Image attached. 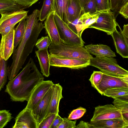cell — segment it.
<instances>
[{
    "instance_id": "31",
    "label": "cell",
    "mask_w": 128,
    "mask_h": 128,
    "mask_svg": "<svg viewBox=\"0 0 128 128\" xmlns=\"http://www.w3.org/2000/svg\"><path fill=\"white\" fill-rule=\"evenodd\" d=\"M51 43V39L48 35L44 36H42L38 40L35 46L38 50H41L48 48Z\"/></svg>"
},
{
    "instance_id": "10",
    "label": "cell",
    "mask_w": 128,
    "mask_h": 128,
    "mask_svg": "<svg viewBox=\"0 0 128 128\" xmlns=\"http://www.w3.org/2000/svg\"><path fill=\"white\" fill-rule=\"evenodd\" d=\"M38 124L32 112L25 107L17 116L12 128H37Z\"/></svg>"
},
{
    "instance_id": "35",
    "label": "cell",
    "mask_w": 128,
    "mask_h": 128,
    "mask_svg": "<svg viewBox=\"0 0 128 128\" xmlns=\"http://www.w3.org/2000/svg\"><path fill=\"white\" fill-rule=\"evenodd\" d=\"M57 114H52L44 118L38 124L37 128H50Z\"/></svg>"
},
{
    "instance_id": "2",
    "label": "cell",
    "mask_w": 128,
    "mask_h": 128,
    "mask_svg": "<svg viewBox=\"0 0 128 128\" xmlns=\"http://www.w3.org/2000/svg\"><path fill=\"white\" fill-rule=\"evenodd\" d=\"M44 79L30 58L20 73L10 80L5 92L8 94L13 102L27 101L34 89Z\"/></svg>"
},
{
    "instance_id": "1",
    "label": "cell",
    "mask_w": 128,
    "mask_h": 128,
    "mask_svg": "<svg viewBox=\"0 0 128 128\" xmlns=\"http://www.w3.org/2000/svg\"><path fill=\"white\" fill-rule=\"evenodd\" d=\"M39 11L37 9L34 10L26 19L24 35L13 53L12 62L8 76L10 80L16 76L22 68L28 57L32 52L40 34L44 28L42 22H39Z\"/></svg>"
},
{
    "instance_id": "13",
    "label": "cell",
    "mask_w": 128,
    "mask_h": 128,
    "mask_svg": "<svg viewBox=\"0 0 128 128\" xmlns=\"http://www.w3.org/2000/svg\"><path fill=\"white\" fill-rule=\"evenodd\" d=\"M14 28L7 34L2 36L0 43V56L4 60H7L14 51Z\"/></svg>"
},
{
    "instance_id": "42",
    "label": "cell",
    "mask_w": 128,
    "mask_h": 128,
    "mask_svg": "<svg viewBox=\"0 0 128 128\" xmlns=\"http://www.w3.org/2000/svg\"><path fill=\"white\" fill-rule=\"evenodd\" d=\"M120 32L122 34L125 41L128 44V24H124L123 26V28L122 30L121 29L118 24V25Z\"/></svg>"
},
{
    "instance_id": "16",
    "label": "cell",
    "mask_w": 128,
    "mask_h": 128,
    "mask_svg": "<svg viewBox=\"0 0 128 128\" xmlns=\"http://www.w3.org/2000/svg\"><path fill=\"white\" fill-rule=\"evenodd\" d=\"M52 88V94L50 102L44 118L52 114H58L60 102L63 98L62 88L59 83L54 84Z\"/></svg>"
},
{
    "instance_id": "40",
    "label": "cell",
    "mask_w": 128,
    "mask_h": 128,
    "mask_svg": "<svg viewBox=\"0 0 128 128\" xmlns=\"http://www.w3.org/2000/svg\"><path fill=\"white\" fill-rule=\"evenodd\" d=\"M118 12L125 18H128V2L126 3L120 7Z\"/></svg>"
},
{
    "instance_id": "34",
    "label": "cell",
    "mask_w": 128,
    "mask_h": 128,
    "mask_svg": "<svg viewBox=\"0 0 128 128\" xmlns=\"http://www.w3.org/2000/svg\"><path fill=\"white\" fill-rule=\"evenodd\" d=\"M86 112V108L80 107L74 110L71 112L68 118L69 120H75L80 118Z\"/></svg>"
},
{
    "instance_id": "4",
    "label": "cell",
    "mask_w": 128,
    "mask_h": 128,
    "mask_svg": "<svg viewBox=\"0 0 128 128\" xmlns=\"http://www.w3.org/2000/svg\"><path fill=\"white\" fill-rule=\"evenodd\" d=\"M89 65L98 68L107 75L116 76H128V71L119 66L113 58L93 57L90 60Z\"/></svg>"
},
{
    "instance_id": "6",
    "label": "cell",
    "mask_w": 128,
    "mask_h": 128,
    "mask_svg": "<svg viewBox=\"0 0 128 128\" xmlns=\"http://www.w3.org/2000/svg\"><path fill=\"white\" fill-rule=\"evenodd\" d=\"M118 24L114 13L110 10L100 11L96 22L88 28H94L111 35Z\"/></svg>"
},
{
    "instance_id": "26",
    "label": "cell",
    "mask_w": 128,
    "mask_h": 128,
    "mask_svg": "<svg viewBox=\"0 0 128 128\" xmlns=\"http://www.w3.org/2000/svg\"><path fill=\"white\" fill-rule=\"evenodd\" d=\"M103 95L113 99L128 95V88L121 87L108 89L104 91Z\"/></svg>"
},
{
    "instance_id": "20",
    "label": "cell",
    "mask_w": 128,
    "mask_h": 128,
    "mask_svg": "<svg viewBox=\"0 0 128 128\" xmlns=\"http://www.w3.org/2000/svg\"><path fill=\"white\" fill-rule=\"evenodd\" d=\"M36 56L38 60L40 66L41 72L43 76L46 77H48L50 74L49 54L48 48L39 50L35 51Z\"/></svg>"
},
{
    "instance_id": "18",
    "label": "cell",
    "mask_w": 128,
    "mask_h": 128,
    "mask_svg": "<svg viewBox=\"0 0 128 128\" xmlns=\"http://www.w3.org/2000/svg\"><path fill=\"white\" fill-rule=\"evenodd\" d=\"M84 47L90 54L94 55L96 57L106 56L114 58L116 56L115 52L106 45L91 44L85 46Z\"/></svg>"
},
{
    "instance_id": "12",
    "label": "cell",
    "mask_w": 128,
    "mask_h": 128,
    "mask_svg": "<svg viewBox=\"0 0 128 128\" xmlns=\"http://www.w3.org/2000/svg\"><path fill=\"white\" fill-rule=\"evenodd\" d=\"M52 87L36 107L32 111V114L38 125L44 118L48 111L52 96Z\"/></svg>"
},
{
    "instance_id": "33",
    "label": "cell",
    "mask_w": 128,
    "mask_h": 128,
    "mask_svg": "<svg viewBox=\"0 0 128 128\" xmlns=\"http://www.w3.org/2000/svg\"><path fill=\"white\" fill-rule=\"evenodd\" d=\"M103 74L101 71H94L89 80L92 86L96 89L101 82Z\"/></svg>"
},
{
    "instance_id": "36",
    "label": "cell",
    "mask_w": 128,
    "mask_h": 128,
    "mask_svg": "<svg viewBox=\"0 0 128 128\" xmlns=\"http://www.w3.org/2000/svg\"><path fill=\"white\" fill-rule=\"evenodd\" d=\"M96 9L98 11L110 10L109 0H96Z\"/></svg>"
},
{
    "instance_id": "27",
    "label": "cell",
    "mask_w": 128,
    "mask_h": 128,
    "mask_svg": "<svg viewBox=\"0 0 128 128\" xmlns=\"http://www.w3.org/2000/svg\"><path fill=\"white\" fill-rule=\"evenodd\" d=\"M100 12V11H99ZM93 15L90 14L89 13L82 14L80 18L82 24V32L96 21L98 16V14Z\"/></svg>"
},
{
    "instance_id": "32",
    "label": "cell",
    "mask_w": 128,
    "mask_h": 128,
    "mask_svg": "<svg viewBox=\"0 0 128 128\" xmlns=\"http://www.w3.org/2000/svg\"><path fill=\"white\" fill-rule=\"evenodd\" d=\"M9 110H0V128L5 126L13 117Z\"/></svg>"
},
{
    "instance_id": "46",
    "label": "cell",
    "mask_w": 128,
    "mask_h": 128,
    "mask_svg": "<svg viewBox=\"0 0 128 128\" xmlns=\"http://www.w3.org/2000/svg\"><path fill=\"white\" fill-rule=\"evenodd\" d=\"M2 65V58L0 60V72L1 70V68Z\"/></svg>"
},
{
    "instance_id": "39",
    "label": "cell",
    "mask_w": 128,
    "mask_h": 128,
    "mask_svg": "<svg viewBox=\"0 0 128 128\" xmlns=\"http://www.w3.org/2000/svg\"><path fill=\"white\" fill-rule=\"evenodd\" d=\"M25 9L31 6L39 0H14Z\"/></svg>"
},
{
    "instance_id": "45",
    "label": "cell",
    "mask_w": 128,
    "mask_h": 128,
    "mask_svg": "<svg viewBox=\"0 0 128 128\" xmlns=\"http://www.w3.org/2000/svg\"><path fill=\"white\" fill-rule=\"evenodd\" d=\"M90 0H79L81 6L82 8Z\"/></svg>"
},
{
    "instance_id": "17",
    "label": "cell",
    "mask_w": 128,
    "mask_h": 128,
    "mask_svg": "<svg viewBox=\"0 0 128 128\" xmlns=\"http://www.w3.org/2000/svg\"><path fill=\"white\" fill-rule=\"evenodd\" d=\"M54 12H52L48 16L44 22L46 34L50 38L51 44H57L61 42L58 30L54 18Z\"/></svg>"
},
{
    "instance_id": "41",
    "label": "cell",
    "mask_w": 128,
    "mask_h": 128,
    "mask_svg": "<svg viewBox=\"0 0 128 128\" xmlns=\"http://www.w3.org/2000/svg\"><path fill=\"white\" fill-rule=\"evenodd\" d=\"M63 120L58 114H57L50 128H58L60 124Z\"/></svg>"
},
{
    "instance_id": "29",
    "label": "cell",
    "mask_w": 128,
    "mask_h": 128,
    "mask_svg": "<svg viewBox=\"0 0 128 128\" xmlns=\"http://www.w3.org/2000/svg\"><path fill=\"white\" fill-rule=\"evenodd\" d=\"M112 103L120 110L124 118L128 121V102L114 100Z\"/></svg>"
},
{
    "instance_id": "44",
    "label": "cell",
    "mask_w": 128,
    "mask_h": 128,
    "mask_svg": "<svg viewBox=\"0 0 128 128\" xmlns=\"http://www.w3.org/2000/svg\"><path fill=\"white\" fill-rule=\"evenodd\" d=\"M88 128V122H86L82 121H81L77 126H76L74 128Z\"/></svg>"
},
{
    "instance_id": "5",
    "label": "cell",
    "mask_w": 128,
    "mask_h": 128,
    "mask_svg": "<svg viewBox=\"0 0 128 128\" xmlns=\"http://www.w3.org/2000/svg\"><path fill=\"white\" fill-rule=\"evenodd\" d=\"M54 18L60 40L62 42L68 45L84 46L85 42L82 37L72 31L54 13Z\"/></svg>"
},
{
    "instance_id": "43",
    "label": "cell",
    "mask_w": 128,
    "mask_h": 128,
    "mask_svg": "<svg viewBox=\"0 0 128 128\" xmlns=\"http://www.w3.org/2000/svg\"><path fill=\"white\" fill-rule=\"evenodd\" d=\"M16 24H14L6 26L0 30V34L2 36L6 35L14 28Z\"/></svg>"
},
{
    "instance_id": "11",
    "label": "cell",
    "mask_w": 128,
    "mask_h": 128,
    "mask_svg": "<svg viewBox=\"0 0 128 128\" xmlns=\"http://www.w3.org/2000/svg\"><path fill=\"white\" fill-rule=\"evenodd\" d=\"M122 76H116L103 73L101 82L96 89L102 95L104 90L117 87L128 88V84L122 80Z\"/></svg>"
},
{
    "instance_id": "19",
    "label": "cell",
    "mask_w": 128,
    "mask_h": 128,
    "mask_svg": "<svg viewBox=\"0 0 128 128\" xmlns=\"http://www.w3.org/2000/svg\"><path fill=\"white\" fill-rule=\"evenodd\" d=\"M117 52L123 58H128V44L120 32L116 28L111 35Z\"/></svg>"
},
{
    "instance_id": "37",
    "label": "cell",
    "mask_w": 128,
    "mask_h": 128,
    "mask_svg": "<svg viewBox=\"0 0 128 128\" xmlns=\"http://www.w3.org/2000/svg\"><path fill=\"white\" fill-rule=\"evenodd\" d=\"M110 10L114 11H118L120 7L128 0H109Z\"/></svg>"
},
{
    "instance_id": "7",
    "label": "cell",
    "mask_w": 128,
    "mask_h": 128,
    "mask_svg": "<svg viewBox=\"0 0 128 128\" xmlns=\"http://www.w3.org/2000/svg\"><path fill=\"white\" fill-rule=\"evenodd\" d=\"M113 119H122L128 121L123 117L118 108L112 104H107L95 108L90 121Z\"/></svg>"
},
{
    "instance_id": "22",
    "label": "cell",
    "mask_w": 128,
    "mask_h": 128,
    "mask_svg": "<svg viewBox=\"0 0 128 128\" xmlns=\"http://www.w3.org/2000/svg\"><path fill=\"white\" fill-rule=\"evenodd\" d=\"M82 10L79 0H69L67 8V24L76 19L81 14Z\"/></svg>"
},
{
    "instance_id": "8",
    "label": "cell",
    "mask_w": 128,
    "mask_h": 128,
    "mask_svg": "<svg viewBox=\"0 0 128 128\" xmlns=\"http://www.w3.org/2000/svg\"><path fill=\"white\" fill-rule=\"evenodd\" d=\"M50 66L73 69L85 68L90 65V60L56 56L49 54Z\"/></svg>"
},
{
    "instance_id": "25",
    "label": "cell",
    "mask_w": 128,
    "mask_h": 128,
    "mask_svg": "<svg viewBox=\"0 0 128 128\" xmlns=\"http://www.w3.org/2000/svg\"><path fill=\"white\" fill-rule=\"evenodd\" d=\"M53 0H44L42 6L39 11L38 20L42 22L46 19L53 9Z\"/></svg>"
},
{
    "instance_id": "14",
    "label": "cell",
    "mask_w": 128,
    "mask_h": 128,
    "mask_svg": "<svg viewBox=\"0 0 128 128\" xmlns=\"http://www.w3.org/2000/svg\"><path fill=\"white\" fill-rule=\"evenodd\" d=\"M28 11L22 10L8 13L1 14L0 30L8 26L16 24L22 19H26Z\"/></svg>"
},
{
    "instance_id": "38",
    "label": "cell",
    "mask_w": 128,
    "mask_h": 128,
    "mask_svg": "<svg viewBox=\"0 0 128 128\" xmlns=\"http://www.w3.org/2000/svg\"><path fill=\"white\" fill-rule=\"evenodd\" d=\"M76 121H72L66 118H64L62 121L58 128H74Z\"/></svg>"
},
{
    "instance_id": "3",
    "label": "cell",
    "mask_w": 128,
    "mask_h": 128,
    "mask_svg": "<svg viewBox=\"0 0 128 128\" xmlns=\"http://www.w3.org/2000/svg\"><path fill=\"white\" fill-rule=\"evenodd\" d=\"M49 48L50 54L56 56L88 60L93 57L84 47L66 44L62 42L57 44H51Z\"/></svg>"
},
{
    "instance_id": "23",
    "label": "cell",
    "mask_w": 128,
    "mask_h": 128,
    "mask_svg": "<svg viewBox=\"0 0 128 128\" xmlns=\"http://www.w3.org/2000/svg\"><path fill=\"white\" fill-rule=\"evenodd\" d=\"M25 8L14 0H0V14L24 10Z\"/></svg>"
},
{
    "instance_id": "21",
    "label": "cell",
    "mask_w": 128,
    "mask_h": 128,
    "mask_svg": "<svg viewBox=\"0 0 128 128\" xmlns=\"http://www.w3.org/2000/svg\"><path fill=\"white\" fill-rule=\"evenodd\" d=\"M69 0H53V9L56 14L67 24L68 23L67 8Z\"/></svg>"
},
{
    "instance_id": "30",
    "label": "cell",
    "mask_w": 128,
    "mask_h": 128,
    "mask_svg": "<svg viewBox=\"0 0 128 128\" xmlns=\"http://www.w3.org/2000/svg\"><path fill=\"white\" fill-rule=\"evenodd\" d=\"M99 12L96 9V0H90L86 4L82 7V11L83 14L88 12L91 15L96 14Z\"/></svg>"
},
{
    "instance_id": "47",
    "label": "cell",
    "mask_w": 128,
    "mask_h": 128,
    "mask_svg": "<svg viewBox=\"0 0 128 128\" xmlns=\"http://www.w3.org/2000/svg\"><path fill=\"white\" fill-rule=\"evenodd\" d=\"M2 58L0 56V60H1V59Z\"/></svg>"
},
{
    "instance_id": "9",
    "label": "cell",
    "mask_w": 128,
    "mask_h": 128,
    "mask_svg": "<svg viewBox=\"0 0 128 128\" xmlns=\"http://www.w3.org/2000/svg\"><path fill=\"white\" fill-rule=\"evenodd\" d=\"M54 84L50 80H44L38 84L32 93L26 107L31 111L34 110Z\"/></svg>"
},
{
    "instance_id": "24",
    "label": "cell",
    "mask_w": 128,
    "mask_h": 128,
    "mask_svg": "<svg viewBox=\"0 0 128 128\" xmlns=\"http://www.w3.org/2000/svg\"><path fill=\"white\" fill-rule=\"evenodd\" d=\"M26 26V19L24 18L20 22L18 25L15 28H14V50L17 48L24 36L25 32Z\"/></svg>"
},
{
    "instance_id": "15",
    "label": "cell",
    "mask_w": 128,
    "mask_h": 128,
    "mask_svg": "<svg viewBox=\"0 0 128 128\" xmlns=\"http://www.w3.org/2000/svg\"><path fill=\"white\" fill-rule=\"evenodd\" d=\"M88 128H128V121L120 119H113L90 121Z\"/></svg>"
},
{
    "instance_id": "28",
    "label": "cell",
    "mask_w": 128,
    "mask_h": 128,
    "mask_svg": "<svg viewBox=\"0 0 128 128\" xmlns=\"http://www.w3.org/2000/svg\"><path fill=\"white\" fill-rule=\"evenodd\" d=\"M2 59V65L0 72V91L5 85L8 77L9 67L6 61Z\"/></svg>"
}]
</instances>
